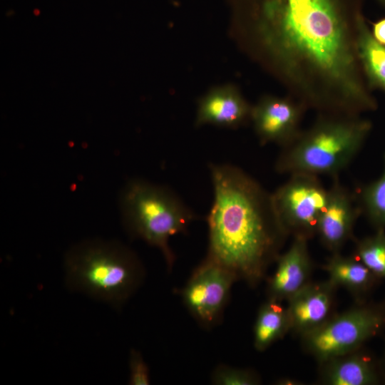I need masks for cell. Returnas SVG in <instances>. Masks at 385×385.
Returning <instances> with one entry per match:
<instances>
[{"label": "cell", "mask_w": 385, "mask_h": 385, "mask_svg": "<svg viewBox=\"0 0 385 385\" xmlns=\"http://www.w3.org/2000/svg\"><path fill=\"white\" fill-rule=\"evenodd\" d=\"M235 280L229 270L206 257L183 289V302L200 323L214 325L222 314Z\"/></svg>", "instance_id": "8"}, {"label": "cell", "mask_w": 385, "mask_h": 385, "mask_svg": "<svg viewBox=\"0 0 385 385\" xmlns=\"http://www.w3.org/2000/svg\"><path fill=\"white\" fill-rule=\"evenodd\" d=\"M360 208L376 230L385 228V153L384 168L376 180L364 185L360 192Z\"/></svg>", "instance_id": "18"}, {"label": "cell", "mask_w": 385, "mask_h": 385, "mask_svg": "<svg viewBox=\"0 0 385 385\" xmlns=\"http://www.w3.org/2000/svg\"><path fill=\"white\" fill-rule=\"evenodd\" d=\"M356 0H264L259 43L291 96L322 114L360 115L377 108L356 48Z\"/></svg>", "instance_id": "1"}, {"label": "cell", "mask_w": 385, "mask_h": 385, "mask_svg": "<svg viewBox=\"0 0 385 385\" xmlns=\"http://www.w3.org/2000/svg\"><path fill=\"white\" fill-rule=\"evenodd\" d=\"M213 201L207 257L250 285L263 277L287 236L272 198L259 182L227 163L210 164Z\"/></svg>", "instance_id": "2"}, {"label": "cell", "mask_w": 385, "mask_h": 385, "mask_svg": "<svg viewBox=\"0 0 385 385\" xmlns=\"http://www.w3.org/2000/svg\"><path fill=\"white\" fill-rule=\"evenodd\" d=\"M356 48L369 87L385 91V46L375 39L361 14L357 19Z\"/></svg>", "instance_id": "16"}, {"label": "cell", "mask_w": 385, "mask_h": 385, "mask_svg": "<svg viewBox=\"0 0 385 385\" xmlns=\"http://www.w3.org/2000/svg\"><path fill=\"white\" fill-rule=\"evenodd\" d=\"M66 287L116 309L142 284L145 270L135 252L115 241L91 240L66 254Z\"/></svg>", "instance_id": "3"}, {"label": "cell", "mask_w": 385, "mask_h": 385, "mask_svg": "<svg viewBox=\"0 0 385 385\" xmlns=\"http://www.w3.org/2000/svg\"><path fill=\"white\" fill-rule=\"evenodd\" d=\"M371 127L370 120L360 115L320 114L310 128L282 148L275 170L337 177L359 154Z\"/></svg>", "instance_id": "4"}, {"label": "cell", "mask_w": 385, "mask_h": 385, "mask_svg": "<svg viewBox=\"0 0 385 385\" xmlns=\"http://www.w3.org/2000/svg\"><path fill=\"white\" fill-rule=\"evenodd\" d=\"M324 270L328 281L335 287H344L359 295L369 293L379 279L355 256H342L339 252L333 253Z\"/></svg>", "instance_id": "15"}, {"label": "cell", "mask_w": 385, "mask_h": 385, "mask_svg": "<svg viewBox=\"0 0 385 385\" xmlns=\"http://www.w3.org/2000/svg\"><path fill=\"white\" fill-rule=\"evenodd\" d=\"M211 381L217 385H253L259 379L249 370L220 365L213 371Z\"/></svg>", "instance_id": "20"}, {"label": "cell", "mask_w": 385, "mask_h": 385, "mask_svg": "<svg viewBox=\"0 0 385 385\" xmlns=\"http://www.w3.org/2000/svg\"><path fill=\"white\" fill-rule=\"evenodd\" d=\"M382 3L385 4V0H380Z\"/></svg>", "instance_id": "24"}, {"label": "cell", "mask_w": 385, "mask_h": 385, "mask_svg": "<svg viewBox=\"0 0 385 385\" xmlns=\"http://www.w3.org/2000/svg\"><path fill=\"white\" fill-rule=\"evenodd\" d=\"M39 14H40V11L38 9H35L34 10V15L38 16V15H39Z\"/></svg>", "instance_id": "23"}, {"label": "cell", "mask_w": 385, "mask_h": 385, "mask_svg": "<svg viewBox=\"0 0 385 385\" xmlns=\"http://www.w3.org/2000/svg\"><path fill=\"white\" fill-rule=\"evenodd\" d=\"M274 192L276 214L287 235L307 240L317 234L320 216L327 200L326 189L319 176L294 173Z\"/></svg>", "instance_id": "7"}, {"label": "cell", "mask_w": 385, "mask_h": 385, "mask_svg": "<svg viewBox=\"0 0 385 385\" xmlns=\"http://www.w3.org/2000/svg\"><path fill=\"white\" fill-rule=\"evenodd\" d=\"M385 329V301L362 304L331 317L302 335L306 347L325 362L356 351L364 342Z\"/></svg>", "instance_id": "6"}, {"label": "cell", "mask_w": 385, "mask_h": 385, "mask_svg": "<svg viewBox=\"0 0 385 385\" xmlns=\"http://www.w3.org/2000/svg\"><path fill=\"white\" fill-rule=\"evenodd\" d=\"M355 352L325 361L328 364L324 373V382L330 385L377 384L380 376L375 362L369 356Z\"/></svg>", "instance_id": "14"}, {"label": "cell", "mask_w": 385, "mask_h": 385, "mask_svg": "<svg viewBox=\"0 0 385 385\" xmlns=\"http://www.w3.org/2000/svg\"><path fill=\"white\" fill-rule=\"evenodd\" d=\"M355 257L379 279H385V231L376 230L372 235L356 243Z\"/></svg>", "instance_id": "19"}, {"label": "cell", "mask_w": 385, "mask_h": 385, "mask_svg": "<svg viewBox=\"0 0 385 385\" xmlns=\"http://www.w3.org/2000/svg\"><path fill=\"white\" fill-rule=\"evenodd\" d=\"M308 240L294 237L289 248L277 258V265L269 284L270 298L288 299L307 284L312 262Z\"/></svg>", "instance_id": "12"}, {"label": "cell", "mask_w": 385, "mask_h": 385, "mask_svg": "<svg viewBox=\"0 0 385 385\" xmlns=\"http://www.w3.org/2000/svg\"><path fill=\"white\" fill-rule=\"evenodd\" d=\"M120 207L128 234L158 248L171 269L175 256L169 240L187 232L197 218L194 211L168 187L142 179L127 183L120 195Z\"/></svg>", "instance_id": "5"}, {"label": "cell", "mask_w": 385, "mask_h": 385, "mask_svg": "<svg viewBox=\"0 0 385 385\" xmlns=\"http://www.w3.org/2000/svg\"><path fill=\"white\" fill-rule=\"evenodd\" d=\"M252 108L236 90H214L200 101L196 123L237 128L250 119Z\"/></svg>", "instance_id": "13"}, {"label": "cell", "mask_w": 385, "mask_h": 385, "mask_svg": "<svg viewBox=\"0 0 385 385\" xmlns=\"http://www.w3.org/2000/svg\"><path fill=\"white\" fill-rule=\"evenodd\" d=\"M332 180L325 207L319 220L317 235L328 250L337 253L352 236L361 210L339 177L332 178Z\"/></svg>", "instance_id": "10"}, {"label": "cell", "mask_w": 385, "mask_h": 385, "mask_svg": "<svg viewBox=\"0 0 385 385\" xmlns=\"http://www.w3.org/2000/svg\"><path fill=\"white\" fill-rule=\"evenodd\" d=\"M281 301L269 298L260 307L254 328V344L263 351L289 331L287 307Z\"/></svg>", "instance_id": "17"}, {"label": "cell", "mask_w": 385, "mask_h": 385, "mask_svg": "<svg viewBox=\"0 0 385 385\" xmlns=\"http://www.w3.org/2000/svg\"><path fill=\"white\" fill-rule=\"evenodd\" d=\"M129 384H150L149 369L142 355L135 349H132L129 357Z\"/></svg>", "instance_id": "21"}, {"label": "cell", "mask_w": 385, "mask_h": 385, "mask_svg": "<svg viewBox=\"0 0 385 385\" xmlns=\"http://www.w3.org/2000/svg\"><path fill=\"white\" fill-rule=\"evenodd\" d=\"M306 110L292 96L263 98L252 108L250 118L260 143L289 145L302 131L300 123Z\"/></svg>", "instance_id": "9"}, {"label": "cell", "mask_w": 385, "mask_h": 385, "mask_svg": "<svg viewBox=\"0 0 385 385\" xmlns=\"http://www.w3.org/2000/svg\"><path fill=\"white\" fill-rule=\"evenodd\" d=\"M371 33L378 42L385 46V19L373 25Z\"/></svg>", "instance_id": "22"}, {"label": "cell", "mask_w": 385, "mask_h": 385, "mask_svg": "<svg viewBox=\"0 0 385 385\" xmlns=\"http://www.w3.org/2000/svg\"><path fill=\"white\" fill-rule=\"evenodd\" d=\"M335 287L329 281L309 282L288 300L289 330L302 335L322 325L331 317Z\"/></svg>", "instance_id": "11"}]
</instances>
